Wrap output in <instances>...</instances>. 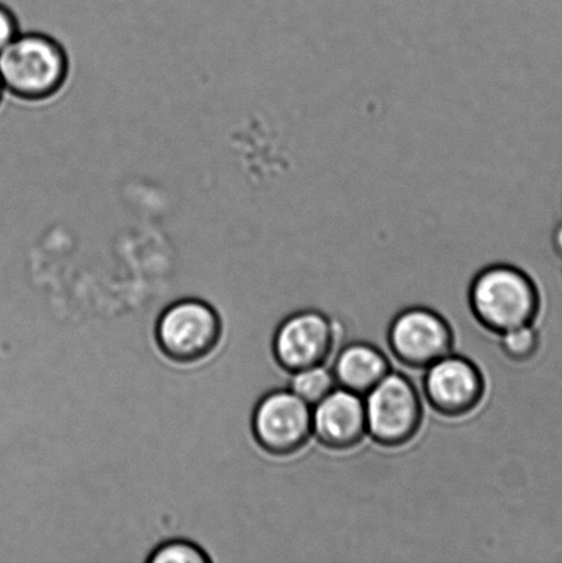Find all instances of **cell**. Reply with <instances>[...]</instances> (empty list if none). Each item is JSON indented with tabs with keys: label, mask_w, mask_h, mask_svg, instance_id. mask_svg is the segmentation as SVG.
<instances>
[{
	"label": "cell",
	"mask_w": 562,
	"mask_h": 563,
	"mask_svg": "<svg viewBox=\"0 0 562 563\" xmlns=\"http://www.w3.org/2000/svg\"><path fill=\"white\" fill-rule=\"evenodd\" d=\"M252 433L267 454L295 455L312 435V407L289 388L269 390L253 410Z\"/></svg>",
	"instance_id": "cell-5"
},
{
	"label": "cell",
	"mask_w": 562,
	"mask_h": 563,
	"mask_svg": "<svg viewBox=\"0 0 562 563\" xmlns=\"http://www.w3.org/2000/svg\"><path fill=\"white\" fill-rule=\"evenodd\" d=\"M330 369L339 388L366 396L393 368L378 346L356 341L341 347Z\"/></svg>",
	"instance_id": "cell-10"
},
{
	"label": "cell",
	"mask_w": 562,
	"mask_h": 563,
	"mask_svg": "<svg viewBox=\"0 0 562 563\" xmlns=\"http://www.w3.org/2000/svg\"><path fill=\"white\" fill-rule=\"evenodd\" d=\"M312 435L333 451H349L367 435L365 399L354 391L335 388L312 407Z\"/></svg>",
	"instance_id": "cell-9"
},
{
	"label": "cell",
	"mask_w": 562,
	"mask_h": 563,
	"mask_svg": "<svg viewBox=\"0 0 562 563\" xmlns=\"http://www.w3.org/2000/svg\"><path fill=\"white\" fill-rule=\"evenodd\" d=\"M19 20L8 5L0 3V52L20 33Z\"/></svg>",
	"instance_id": "cell-14"
},
{
	"label": "cell",
	"mask_w": 562,
	"mask_h": 563,
	"mask_svg": "<svg viewBox=\"0 0 562 563\" xmlns=\"http://www.w3.org/2000/svg\"><path fill=\"white\" fill-rule=\"evenodd\" d=\"M499 344L506 356L514 362H527L541 347V336L532 324L519 325L499 334Z\"/></svg>",
	"instance_id": "cell-12"
},
{
	"label": "cell",
	"mask_w": 562,
	"mask_h": 563,
	"mask_svg": "<svg viewBox=\"0 0 562 563\" xmlns=\"http://www.w3.org/2000/svg\"><path fill=\"white\" fill-rule=\"evenodd\" d=\"M338 388L332 369L319 366L308 367L291 374L289 389L311 407L318 405L330 391Z\"/></svg>",
	"instance_id": "cell-11"
},
{
	"label": "cell",
	"mask_w": 562,
	"mask_h": 563,
	"mask_svg": "<svg viewBox=\"0 0 562 563\" xmlns=\"http://www.w3.org/2000/svg\"><path fill=\"white\" fill-rule=\"evenodd\" d=\"M159 352L179 366L198 364L218 350L223 322L217 308L198 298L175 301L159 314L154 330Z\"/></svg>",
	"instance_id": "cell-3"
},
{
	"label": "cell",
	"mask_w": 562,
	"mask_h": 563,
	"mask_svg": "<svg viewBox=\"0 0 562 563\" xmlns=\"http://www.w3.org/2000/svg\"><path fill=\"white\" fill-rule=\"evenodd\" d=\"M70 58L64 44L48 33L20 32L0 52V79L5 96L25 103L57 98L68 85Z\"/></svg>",
	"instance_id": "cell-1"
},
{
	"label": "cell",
	"mask_w": 562,
	"mask_h": 563,
	"mask_svg": "<svg viewBox=\"0 0 562 563\" xmlns=\"http://www.w3.org/2000/svg\"><path fill=\"white\" fill-rule=\"evenodd\" d=\"M365 399L367 434L377 444L398 449L420 432L422 402L409 377L390 369L387 377L368 391Z\"/></svg>",
	"instance_id": "cell-4"
},
{
	"label": "cell",
	"mask_w": 562,
	"mask_h": 563,
	"mask_svg": "<svg viewBox=\"0 0 562 563\" xmlns=\"http://www.w3.org/2000/svg\"><path fill=\"white\" fill-rule=\"evenodd\" d=\"M422 386L429 406L448 418H462L475 411L486 395L481 368L471 358L453 352L427 367Z\"/></svg>",
	"instance_id": "cell-8"
},
{
	"label": "cell",
	"mask_w": 562,
	"mask_h": 563,
	"mask_svg": "<svg viewBox=\"0 0 562 563\" xmlns=\"http://www.w3.org/2000/svg\"><path fill=\"white\" fill-rule=\"evenodd\" d=\"M470 306L483 328L503 334L536 322L541 311V292L525 269L511 264H493L473 278Z\"/></svg>",
	"instance_id": "cell-2"
},
{
	"label": "cell",
	"mask_w": 562,
	"mask_h": 563,
	"mask_svg": "<svg viewBox=\"0 0 562 563\" xmlns=\"http://www.w3.org/2000/svg\"><path fill=\"white\" fill-rule=\"evenodd\" d=\"M335 342L333 320L318 309H302L285 318L275 330L273 355L280 368L294 374L327 363Z\"/></svg>",
	"instance_id": "cell-7"
},
{
	"label": "cell",
	"mask_w": 562,
	"mask_h": 563,
	"mask_svg": "<svg viewBox=\"0 0 562 563\" xmlns=\"http://www.w3.org/2000/svg\"><path fill=\"white\" fill-rule=\"evenodd\" d=\"M387 339L393 355L412 368H427L454 347L453 328L442 314L427 307H410L396 314Z\"/></svg>",
	"instance_id": "cell-6"
},
{
	"label": "cell",
	"mask_w": 562,
	"mask_h": 563,
	"mask_svg": "<svg viewBox=\"0 0 562 563\" xmlns=\"http://www.w3.org/2000/svg\"><path fill=\"white\" fill-rule=\"evenodd\" d=\"M4 97H5V91H4L2 79H0V108H2Z\"/></svg>",
	"instance_id": "cell-16"
},
{
	"label": "cell",
	"mask_w": 562,
	"mask_h": 563,
	"mask_svg": "<svg viewBox=\"0 0 562 563\" xmlns=\"http://www.w3.org/2000/svg\"><path fill=\"white\" fill-rule=\"evenodd\" d=\"M552 246L555 255L562 258V220L553 230Z\"/></svg>",
	"instance_id": "cell-15"
},
{
	"label": "cell",
	"mask_w": 562,
	"mask_h": 563,
	"mask_svg": "<svg viewBox=\"0 0 562 563\" xmlns=\"http://www.w3.org/2000/svg\"><path fill=\"white\" fill-rule=\"evenodd\" d=\"M211 556L200 545L190 540H168L157 545L148 555V563H208Z\"/></svg>",
	"instance_id": "cell-13"
}]
</instances>
